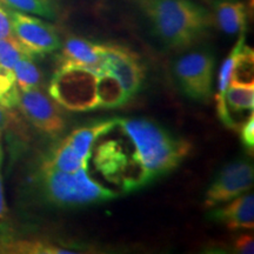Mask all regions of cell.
Masks as SVG:
<instances>
[{"label": "cell", "instance_id": "5b68a950", "mask_svg": "<svg viewBox=\"0 0 254 254\" xmlns=\"http://www.w3.org/2000/svg\"><path fill=\"white\" fill-rule=\"evenodd\" d=\"M214 63L213 56L206 51H193L177 60L174 74L187 97L207 103L213 88Z\"/></svg>", "mask_w": 254, "mask_h": 254}, {"label": "cell", "instance_id": "484cf974", "mask_svg": "<svg viewBox=\"0 0 254 254\" xmlns=\"http://www.w3.org/2000/svg\"><path fill=\"white\" fill-rule=\"evenodd\" d=\"M234 250L238 253L252 254L254 252V240L250 234H243L234 241Z\"/></svg>", "mask_w": 254, "mask_h": 254}, {"label": "cell", "instance_id": "7402d4cb", "mask_svg": "<svg viewBox=\"0 0 254 254\" xmlns=\"http://www.w3.org/2000/svg\"><path fill=\"white\" fill-rule=\"evenodd\" d=\"M5 252L9 253H32V254H69L74 253L68 249H63L55 245L41 243V241L19 240L15 243L7 244L5 246Z\"/></svg>", "mask_w": 254, "mask_h": 254}, {"label": "cell", "instance_id": "9a60e30c", "mask_svg": "<svg viewBox=\"0 0 254 254\" xmlns=\"http://www.w3.org/2000/svg\"><path fill=\"white\" fill-rule=\"evenodd\" d=\"M95 166L111 182L122 183L123 185L128 161L126 155L120 150L119 145L116 141H109L98 148L95 155Z\"/></svg>", "mask_w": 254, "mask_h": 254}, {"label": "cell", "instance_id": "44dd1931", "mask_svg": "<svg viewBox=\"0 0 254 254\" xmlns=\"http://www.w3.org/2000/svg\"><path fill=\"white\" fill-rule=\"evenodd\" d=\"M24 57H33L20 45L14 36L0 39V68L13 72L15 63Z\"/></svg>", "mask_w": 254, "mask_h": 254}, {"label": "cell", "instance_id": "7c38bea8", "mask_svg": "<svg viewBox=\"0 0 254 254\" xmlns=\"http://www.w3.org/2000/svg\"><path fill=\"white\" fill-rule=\"evenodd\" d=\"M246 44L245 33L239 34V39L231 50L230 55L226 57V59L222 63L220 69H219L218 75V92L215 95V101H217V112L219 119L225 126L230 127V128H236V123L233 122V118L231 117V112L228 111L226 103H225V92L230 86L232 81V75H233V68L236 66V63L239 55L243 50L244 45Z\"/></svg>", "mask_w": 254, "mask_h": 254}, {"label": "cell", "instance_id": "ffe728a7", "mask_svg": "<svg viewBox=\"0 0 254 254\" xmlns=\"http://www.w3.org/2000/svg\"><path fill=\"white\" fill-rule=\"evenodd\" d=\"M0 1L8 7L24 13L36 14L47 19L56 17L53 0H0Z\"/></svg>", "mask_w": 254, "mask_h": 254}, {"label": "cell", "instance_id": "ba28073f", "mask_svg": "<svg viewBox=\"0 0 254 254\" xmlns=\"http://www.w3.org/2000/svg\"><path fill=\"white\" fill-rule=\"evenodd\" d=\"M18 106L25 118L38 131L55 136L65 129L66 122L58 105L41 92L39 87L20 92Z\"/></svg>", "mask_w": 254, "mask_h": 254}, {"label": "cell", "instance_id": "277c9868", "mask_svg": "<svg viewBox=\"0 0 254 254\" xmlns=\"http://www.w3.org/2000/svg\"><path fill=\"white\" fill-rule=\"evenodd\" d=\"M101 66H60L51 79L49 93L64 109L87 112L99 109L98 75Z\"/></svg>", "mask_w": 254, "mask_h": 254}, {"label": "cell", "instance_id": "6da1fadb", "mask_svg": "<svg viewBox=\"0 0 254 254\" xmlns=\"http://www.w3.org/2000/svg\"><path fill=\"white\" fill-rule=\"evenodd\" d=\"M117 125L134 146L132 161L139 168L138 189L179 166L192 144L171 134L166 128L144 118H116Z\"/></svg>", "mask_w": 254, "mask_h": 254}, {"label": "cell", "instance_id": "cb8c5ba5", "mask_svg": "<svg viewBox=\"0 0 254 254\" xmlns=\"http://www.w3.org/2000/svg\"><path fill=\"white\" fill-rule=\"evenodd\" d=\"M240 140L247 150L253 152L254 148V116L253 112H251V116L247 118L245 123L243 124L239 129Z\"/></svg>", "mask_w": 254, "mask_h": 254}, {"label": "cell", "instance_id": "52a82bcc", "mask_svg": "<svg viewBox=\"0 0 254 254\" xmlns=\"http://www.w3.org/2000/svg\"><path fill=\"white\" fill-rule=\"evenodd\" d=\"M253 165L249 160L239 159L227 164L206 190L204 207L213 208L249 192L253 186Z\"/></svg>", "mask_w": 254, "mask_h": 254}, {"label": "cell", "instance_id": "3957f363", "mask_svg": "<svg viewBox=\"0 0 254 254\" xmlns=\"http://www.w3.org/2000/svg\"><path fill=\"white\" fill-rule=\"evenodd\" d=\"M40 186L44 198L50 204L60 207L98 204L117 198L114 190L88 177L85 167H80L74 173L41 168Z\"/></svg>", "mask_w": 254, "mask_h": 254}, {"label": "cell", "instance_id": "5bb4252c", "mask_svg": "<svg viewBox=\"0 0 254 254\" xmlns=\"http://www.w3.org/2000/svg\"><path fill=\"white\" fill-rule=\"evenodd\" d=\"M117 126V119L105 120V122H98L88 126H82L74 129L71 134L67 136V140L74 151L77 152L78 157L81 159L84 167H88V161L91 158V150L94 141L100 135L106 134L112 131Z\"/></svg>", "mask_w": 254, "mask_h": 254}, {"label": "cell", "instance_id": "2e32d148", "mask_svg": "<svg viewBox=\"0 0 254 254\" xmlns=\"http://www.w3.org/2000/svg\"><path fill=\"white\" fill-rule=\"evenodd\" d=\"M128 100V97L116 75L106 69H101L98 75L99 109H117L125 105Z\"/></svg>", "mask_w": 254, "mask_h": 254}, {"label": "cell", "instance_id": "8992f818", "mask_svg": "<svg viewBox=\"0 0 254 254\" xmlns=\"http://www.w3.org/2000/svg\"><path fill=\"white\" fill-rule=\"evenodd\" d=\"M8 13L14 38L31 56L50 55L60 49L62 41L53 25L15 9H8Z\"/></svg>", "mask_w": 254, "mask_h": 254}, {"label": "cell", "instance_id": "ac0fdd59", "mask_svg": "<svg viewBox=\"0 0 254 254\" xmlns=\"http://www.w3.org/2000/svg\"><path fill=\"white\" fill-rule=\"evenodd\" d=\"M228 111H253L254 84H230L225 92Z\"/></svg>", "mask_w": 254, "mask_h": 254}, {"label": "cell", "instance_id": "8fae6325", "mask_svg": "<svg viewBox=\"0 0 254 254\" xmlns=\"http://www.w3.org/2000/svg\"><path fill=\"white\" fill-rule=\"evenodd\" d=\"M106 45L86 40L84 38L72 37L64 44L60 55V66H99L103 62Z\"/></svg>", "mask_w": 254, "mask_h": 254}, {"label": "cell", "instance_id": "603a6c76", "mask_svg": "<svg viewBox=\"0 0 254 254\" xmlns=\"http://www.w3.org/2000/svg\"><path fill=\"white\" fill-rule=\"evenodd\" d=\"M20 91L15 84L13 72L0 68V106L13 109L18 106Z\"/></svg>", "mask_w": 254, "mask_h": 254}, {"label": "cell", "instance_id": "7a4b0ae2", "mask_svg": "<svg viewBox=\"0 0 254 254\" xmlns=\"http://www.w3.org/2000/svg\"><path fill=\"white\" fill-rule=\"evenodd\" d=\"M165 45L186 50L202 40L213 25L208 9L193 0H131Z\"/></svg>", "mask_w": 254, "mask_h": 254}, {"label": "cell", "instance_id": "83f0119b", "mask_svg": "<svg viewBox=\"0 0 254 254\" xmlns=\"http://www.w3.org/2000/svg\"><path fill=\"white\" fill-rule=\"evenodd\" d=\"M6 110L5 107L0 106V139H1V135H2V132H4V128L6 126V124H7V113H6Z\"/></svg>", "mask_w": 254, "mask_h": 254}, {"label": "cell", "instance_id": "9c48e42d", "mask_svg": "<svg viewBox=\"0 0 254 254\" xmlns=\"http://www.w3.org/2000/svg\"><path fill=\"white\" fill-rule=\"evenodd\" d=\"M100 66L116 75L128 99L140 91L145 80V66L135 52L125 46L106 45Z\"/></svg>", "mask_w": 254, "mask_h": 254}, {"label": "cell", "instance_id": "4fadbf2b", "mask_svg": "<svg viewBox=\"0 0 254 254\" xmlns=\"http://www.w3.org/2000/svg\"><path fill=\"white\" fill-rule=\"evenodd\" d=\"M212 17L218 27L228 36L245 33L247 8L240 0H218L214 4V14Z\"/></svg>", "mask_w": 254, "mask_h": 254}, {"label": "cell", "instance_id": "d4e9b609", "mask_svg": "<svg viewBox=\"0 0 254 254\" xmlns=\"http://www.w3.org/2000/svg\"><path fill=\"white\" fill-rule=\"evenodd\" d=\"M13 37V32H12L11 18H9L8 9H6L0 1V39H5V38Z\"/></svg>", "mask_w": 254, "mask_h": 254}, {"label": "cell", "instance_id": "e0dca14e", "mask_svg": "<svg viewBox=\"0 0 254 254\" xmlns=\"http://www.w3.org/2000/svg\"><path fill=\"white\" fill-rule=\"evenodd\" d=\"M80 167H84L81 159L78 157L77 152L69 144L67 138L59 142L45 163L41 165V168L45 170H55L67 173H74Z\"/></svg>", "mask_w": 254, "mask_h": 254}, {"label": "cell", "instance_id": "4316f807", "mask_svg": "<svg viewBox=\"0 0 254 254\" xmlns=\"http://www.w3.org/2000/svg\"><path fill=\"white\" fill-rule=\"evenodd\" d=\"M0 164H1V150H0ZM7 214V207H6L5 196H4V187H2L1 173H0V219H4Z\"/></svg>", "mask_w": 254, "mask_h": 254}, {"label": "cell", "instance_id": "d6986e66", "mask_svg": "<svg viewBox=\"0 0 254 254\" xmlns=\"http://www.w3.org/2000/svg\"><path fill=\"white\" fill-rule=\"evenodd\" d=\"M33 57H24L15 63L13 75L19 91H28L38 88L41 81V74L36 64L32 62Z\"/></svg>", "mask_w": 254, "mask_h": 254}, {"label": "cell", "instance_id": "30bf717a", "mask_svg": "<svg viewBox=\"0 0 254 254\" xmlns=\"http://www.w3.org/2000/svg\"><path fill=\"white\" fill-rule=\"evenodd\" d=\"M228 202V201H227ZM212 220L225 225L228 230H253L254 227V195L241 194L231 202L211 212Z\"/></svg>", "mask_w": 254, "mask_h": 254}]
</instances>
